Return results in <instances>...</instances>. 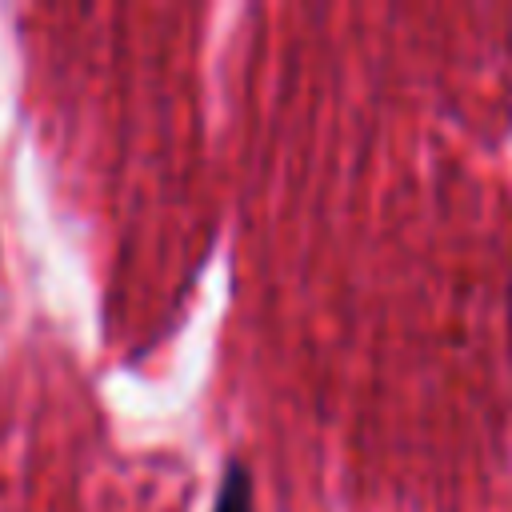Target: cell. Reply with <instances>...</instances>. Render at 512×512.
Wrapping results in <instances>:
<instances>
[{"mask_svg": "<svg viewBox=\"0 0 512 512\" xmlns=\"http://www.w3.org/2000/svg\"><path fill=\"white\" fill-rule=\"evenodd\" d=\"M212 512H252V472H248L244 460H228L224 464Z\"/></svg>", "mask_w": 512, "mask_h": 512, "instance_id": "1", "label": "cell"}]
</instances>
